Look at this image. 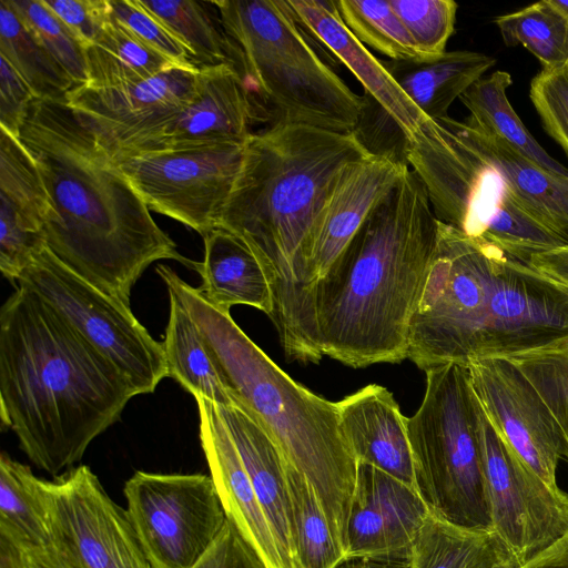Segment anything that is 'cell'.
Returning <instances> with one entry per match:
<instances>
[{"label": "cell", "mask_w": 568, "mask_h": 568, "mask_svg": "<svg viewBox=\"0 0 568 568\" xmlns=\"http://www.w3.org/2000/svg\"><path fill=\"white\" fill-rule=\"evenodd\" d=\"M371 152L356 131L283 121L245 142L217 229L241 239L263 266L273 294L270 318L290 359L323 356L305 276L313 233L342 171Z\"/></svg>", "instance_id": "6da1fadb"}, {"label": "cell", "mask_w": 568, "mask_h": 568, "mask_svg": "<svg viewBox=\"0 0 568 568\" xmlns=\"http://www.w3.org/2000/svg\"><path fill=\"white\" fill-rule=\"evenodd\" d=\"M18 139L52 202L45 244L79 276L130 306L133 286L152 263L174 260L193 267L65 99H36Z\"/></svg>", "instance_id": "7a4b0ae2"}, {"label": "cell", "mask_w": 568, "mask_h": 568, "mask_svg": "<svg viewBox=\"0 0 568 568\" xmlns=\"http://www.w3.org/2000/svg\"><path fill=\"white\" fill-rule=\"evenodd\" d=\"M138 396L34 291L17 285L0 310V415L40 469L58 477Z\"/></svg>", "instance_id": "3957f363"}, {"label": "cell", "mask_w": 568, "mask_h": 568, "mask_svg": "<svg viewBox=\"0 0 568 568\" xmlns=\"http://www.w3.org/2000/svg\"><path fill=\"white\" fill-rule=\"evenodd\" d=\"M437 240L426 187L408 169L312 287L323 356L353 368L407 358Z\"/></svg>", "instance_id": "277c9868"}, {"label": "cell", "mask_w": 568, "mask_h": 568, "mask_svg": "<svg viewBox=\"0 0 568 568\" xmlns=\"http://www.w3.org/2000/svg\"><path fill=\"white\" fill-rule=\"evenodd\" d=\"M568 337V292L499 247L438 221V240L409 325L424 372L466 366Z\"/></svg>", "instance_id": "5b68a950"}, {"label": "cell", "mask_w": 568, "mask_h": 568, "mask_svg": "<svg viewBox=\"0 0 568 568\" xmlns=\"http://www.w3.org/2000/svg\"><path fill=\"white\" fill-rule=\"evenodd\" d=\"M168 293L190 314L233 404L254 417L314 487L346 554L358 463L343 434L336 402L282 371L234 322L171 267L156 266Z\"/></svg>", "instance_id": "8992f818"}, {"label": "cell", "mask_w": 568, "mask_h": 568, "mask_svg": "<svg viewBox=\"0 0 568 568\" xmlns=\"http://www.w3.org/2000/svg\"><path fill=\"white\" fill-rule=\"evenodd\" d=\"M211 2L241 52L245 80L272 105L275 122L356 131L365 100L320 58L287 0Z\"/></svg>", "instance_id": "52a82bcc"}, {"label": "cell", "mask_w": 568, "mask_h": 568, "mask_svg": "<svg viewBox=\"0 0 568 568\" xmlns=\"http://www.w3.org/2000/svg\"><path fill=\"white\" fill-rule=\"evenodd\" d=\"M404 155L439 222L527 264L537 253L568 245L567 237L516 201L498 171L453 130L447 116L427 120L404 139Z\"/></svg>", "instance_id": "ba28073f"}, {"label": "cell", "mask_w": 568, "mask_h": 568, "mask_svg": "<svg viewBox=\"0 0 568 568\" xmlns=\"http://www.w3.org/2000/svg\"><path fill=\"white\" fill-rule=\"evenodd\" d=\"M425 374L424 398L406 418L416 489L444 520L493 531L467 367L450 363Z\"/></svg>", "instance_id": "9c48e42d"}, {"label": "cell", "mask_w": 568, "mask_h": 568, "mask_svg": "<svg viewBox=\"0 0 568 568\" xmlns=\"http://www.w3.org/2000/svg\"><path fill=\"white\" fill-rule=\"evenodd\" d=\"M16 285L34 291L94 351L111 363L138 395L168 377L162 343L152 337L130 306L65 266L44 244Z\"/></svg>", "instance_id": "30bf717a"}, {"label": "cell", "mask_w": 568, "mask_h": 568, "mask_svg": "<svg viewBox=\"0 0 568 568\" xmlns=\"http://www.w3.org/2000/svg\"><path fill=\"white\" fill-rule=\"evenodd\" d=\"M123 494L151 568H194L227 521L210 475L139 470Z\"/></svg>", "instance_id": "8fae6325"}, {"label": "cell", "mask_w": 568, "mask_h": 568, "mask_svg": "<svg viewBox=\"0 0 568 568\" xmlns=\"http://www.w3.org/2000/svg\"><path fill=\"white\" fill-rule=\"evenodd\" d=\"M245 143L119 153L112 155L150 209L202 237L217 229L242 168Z\"/></svg>", "instance_id": "7c38bea8"}, {"label": "cell", "mask_w": 568, "mask_h": 568, "mask_svg": "<svg viewBox=\"0 0 568 568\" xmlns=\"http://www.w3.org/2000/svg\"><path fill=\"white\" fill-rule=\"evenodd\" d=\"M51 546L72 568H151L126 509L80 465L39 479Z\"/></svg>", "instance_id": "4fadbf2b"}, {"label": "cell", "mask_w": 568, "mask_h": 568, "mask_svg": "<svg viewBox=\"0 0 568 568\" xmlns=\"http://www.w3.org/2000/svg\"><path fill=\"white\" fill-rule=\"evenodd\" d=\"M476 426L493 531L521 566L568 532V494L548 485L513 453L477 398Z\"/></svg>", "instance_id": "5bb4252c"}, {"label": "cell", "mask_w": 568, "mask_h": 568, "mask_svg": "<svg viewBox=\"0 0 568 568\" xmlns=\"http://www.w3.org/2000/svg\"><path fill=\"white\" fill-rule=\"evenodd\" d=\"M466 367L473 393L500 438L529 469L558 487L561 435L531 383L503 356L476 357Z\"/></svg>", "instance_id": "9a60e30c"}, {"label": "cell", "mask_w": 568, "mask_h": 568, "mask_svg": "<svg viewBox=\"0 0 568 568\" xmlns=\"http://www.w3.org/2000/svg\"><path fill=\"white\" fill-rule=\"evenodd\" d=\"M199 68L172 65L138 83L115 88L75 85L65 102L109 152L126 145L193 98Z\"/></svg>", "instance_id": "2e32d148"}, {"label": "cell", "mask_w": 568, "mask_h": 568, "mask_svg": "<svg viewBox=\"0 0 568 568\" xmlns=\"http://www.w3.org/2000/svg\"><path fill=\"white\" fill-rule=\"evenodd\" d=\"M254 102L247 81L234 67H200L196 89L187 104L110 154L245 143L257 115Z\"/></svg>", "instance_id": "e0dca14e"}, {"label": "cell", "mask_w": 568, "mask_h": 568, "mask_svg": "<svg viewBox=\"0 0 568 568\" xmlns=\"http://www.w3.org/2000/svg\"><path fill=\"white\" fill-rule=\"evenodd\" d=\"M429 513L415 488L372 465L358 463L345 560H409Z\"/></svg>", "instance_id": "ac0fdd59"}, {"label": "cell", "mask_w": 568, "mask_h": 568, "mask_svg": "<svg viewBox=\"0 0 568 568\" xmlns=\"http://www.w3.org/2000/svg\"><path fill=\"white\" fill-rule=\"evenodd\" d=\"M408 169L404 159L389 151H372L345 166L314 229L305 275L310 296L313 285L326 274Z\"/></svg>", "instance_id": "d6986e66"}, {"label": "cell", "mask_w": 568, "mask_h": 568, "mask_svg": "<svg viewBox=\"0 0 568 568\" xmlns=\"http://www.w3.org/2000/svg\"><path fill=\"white\" fill-rule=\"evenodd\" d=\"M0 271L16 284L54 212L39 166L21 141L0 129Z\"/></svg>", "instance_id": "ffe728a7"}, {"label": "cell", "mask_w": 568, "mask_h": 568, "mask_svg": "<svg viewBox=\"0 0 568 568\" xmlns=\"http://www.w3.org/2000/svg\"><path fill=\"white\" fill-rule=\"evenodd\" d=\"M194 398L199 409L201 446L227 518L267 568H292L281 554L217 405L203 397Z\"/></svg>", "instance_id": "44dd1931"}, {"label": "cell", "mask_w": 568, "mask_h": 568, "mask_svg": "<svg viewBox=\"0 0 568 568\" xmlns=\"http://www.w3.org/2000/svg\"><path fill=\"white\" fill-rule=\"evenodd\" d=\"M287 3L306 33L354 74L368 97L393 120L404 139L410 138L429 120L403 92L383 61L348 30L335 1L287 0Z\"/></svg>", "instance_id": "7402d4cb"}, {"label": "cell", "mask_w": 568, "mask_h": 568, "mask_svg": "<svg viewBox=\"0 0 568 568\" xmlns=\"http://www.w3.org/2000/svg\"><path fill=\"white\" fill-rule=\"evenodd\" d=\"M336 407L357 463L372 465L416 489L407 417L393 394L369 384L336 402Z\"/></svg>", "instance_id": "603a6c76"}, {"label": "cell", "mask_w": 568, "mask_h": 568, "mask_svg": "<svg viewBox=\"0 0 568 568\" xmlns=\"http://www.w3.org/2000/svg\"><path fill=\"white\" fill-rule=\"evenodd\" d=\"M453 130L501 175L516 201L568 239V178L557 176L474 123L447 116Z\"/></svg>", "instance_id": "cb8c5ba5"}, {"label": "cell", "mask_w": 568, "mask_h": 568, "mask_svg": "<svg viewBox=\"0 0 568 568\" xmlns=\"http://www.w3.org/2000/svg\"><path fill=\"white\" fill-rule=\"evenodd\" d=\"M217 405V404H216ZM285 561L296 568L285 457L264 427L235 404L217 405Z\"/></svg>", "instance_id": "d4e9b609"}, {"label": "cell", "mask_w": 568, "mask_h": 568, "mask_svg": "<svg viewBox=\"0 0 568 568\" xmlns=\"http://www.w3.org/2000/svg\"><path fill=\"white\" fill-rule=\"evenodd\" d=\"M204 257L193 267L201 277L199 292L216 308L230 312L247 305L273 314V294L263 266L236 235L214 229L203 236Z\"/></svg>", "instance_id": "484cf974"}, {"label": "cell", "mask_w": 568, "mask_h": 568, "mask_svg": "<svg viewBox=\"0 0 568 568\" xmlns=\"http://www.w3.org/2000/svg\"><path fill=\"white\" fill-rule=\"evenodd\" d=\"M410 101L430 119L448 116L452 103L485 77L496 59L476 51H446L424 60L383 61Z\"/></svg>", "instance_id": "4316f807"}, {"label": "cell", "mask_w": 568, "mask_h": 568, "mask_svg": "<svg viewBox=\"0 0 568 568\" xmlns=\"http://www.w3.org/2000/svg\"><path fill=\"white\" fill-rule=\"evenodd\" d=\"M508 564L517 561L494 531L458 527L433 513L409 558V568H497Z\"/></svg>", "instance_id": "83f0119b"}, {"label": "cell", "mask_w": 568, "mask_h": 568, "mask_svg": "<svg viewBox=\"0 0 568 568\" xmlns=\"http://www.w3.org/2000/svg\"><path fill=\"white\" fill-rule=\"evenodd\" d=\"M511 75L497 70L475 82L459 99L468 121L534 161L550 173L568 178V169L551 158L527 130L507 98Z\"/></svg>", "instance_id": "f1b7e54d"}, {"label": "cell", "mask_w": 568, "mask_h": 568, "mask_svg": "<svg viewBox=\"0 0 568 568\" xmlns=\"http://www.w3.org/2000/svg\"><path fill=\"white\" fill-rule=\"evenodd\" d=\"M139 1L183 43L197 68L230 64L244 77L241 52L225 33L220 17L215 19L213 11L207 8L210 2Z\"/></svg>", "instance_id": "f546056e"}, {"label": "cell", "mask_w": 568, "mask_h": 568, "mask_svg": "<svg viewBox=\"0 0 568 568\" xmlns=\"http://www.w3.org/2000/svg\"><path fill=\"white\" fill-rule=\"evenodd\" d=\"M169 321L162 342L168 377L193 397H203L221 406L232 405L195 323L173 296L169 295Z\"/></svg>", "instance_id": "4dcf8cb0"}, {"label": "cell", "mask_w": 568, "mask_h": 568, "mask_svg": "<svg viewBox=\"0 0 568 568\" xmlns=\"http://www.w3.org/2000/svg\"><path fill=\"white\" fill-rule=\"evenodd\" d=\"M89 87L115 88L146 80L174 65L118 24L109 23L83 48Z\"/></svg>", "instance_id": "1f68e13d"}, {"label": "cell", "mask_w": 568, "mask_h": 568, "mask_svg": "<svg viewBox=\"0 0 568 568\" xmlns=\"http://www.w3.org/2000/svg\"><path fill=\"white\" fill-rule=\"evenodd\" d=\"M296 568H336L345 560L318 496L308 479L286 458Z\"/></svg>", "instance_id": "d6a6232c"}, {"label": "cell", "mask_w": 568, "mask_h": 568, "mask_svg": "<svg viewBox=\"0 0 568 568\" xmlns=\"http://www.w3.org/2000/svg\"><path fill=\"white\" fill-rule=\"evenodd\" d=\"M39 479L28 465L0 457V534L22 548L50 546Z\"/></svg>", "instance_id": "836d02e7"}, {"label": "cell", "mask_w": 568, "mask_h": 568, "mask_svg": "<svg viewBox=\"0 0 568 568\" xmlns=\"http://www.w3.org/2000/svg\"><path fill=\"white\" fill-rule=\"evenodd\" d=\"M0 55L24 79L37 99L63 100L75 87L65 70L26 29L7 0H0Z\"/></svg>", "instance_id": "e575fe53"}, {"label": "cell", "mask_w": 568, "mask_h": 568, "mask_svg": "<svg viewBox=\"0 0 568 568\" xmlns=\"http://www.w3.org/2000/svg\"><path fill=\"white\" fill-rule=\"evenodd\" d=\"M506 45H523L546 70L568 61V19L549 0H541L495 19Z\"/></svg>", "instance_id": "d590c367"}, {"label": "cell", "mask_w": 568, "mask_h": 568, "mask_svg": "<svg viewBox=\"0 0 568 568\" xmlns=\"http://www.w3.org/2000/svg\"><path fill=\"white\" fill-rule=\"evenodd\" d=\"M348 30L364 45L390 60H424L413 38L388 0H336Z\"/></svg>", "instance_id": "8d00e7d4"}, {"label": "cell", "mask_w": 568, "mask_h": 568, "mask_svg": "<svg viewBox=\"0 0 568 568\" xmlns=\"http://www.w3.org/2000/svg\"><path fill=\"white\" fill-rule=\"evenodd\" d=\"M535 387L560 432L568 462V337L526 352L503 356Z\"/></svg>", "instance_id": "74e56055"}, {"label": "cell", "mask_w": 568, "mask_h": 568, "mask_svg": "<svg viewBox=\"0 0 568 568\" xmlns=\"http://www.w3.org/2000/svg\"><path fill=\"white\" fill-rule=\"evenodd\" d=\"M26 29L65 70L75 85L88 82L82 44L42 0H7Z\"/></svg>", "instance_id": "f35d334b"}, {"label": "cell", "mask_w": 568, "mask_h": 568, "mask_svg": "<svg viewBox=\"0 0 568 568\" xmlns=\"http://www.w3.org/2000/svg\"><path fill=\"white\" fill-rule=\"evenodd\" d=\"M426 59L440 57L454 33L458 4L453 0H388Z\"/></svg>", "instance_id": "ab89813d"}, {"label": "cell", "mask_w": 568, "mask_h": 568, "mask_svg": "<svg viewBox=\"0 0 568 568\" xmlns=\"http://www.w3.org/2000/svg\"><path fill=\"white\" fill-rule=\"evenodd\" d=\"M110 16L138 41L172 64L197 68L183 43L139 0H109Z\"/></svg>", "instance_id": "60d3db41"}, {"label": "cell", "mask_w": 568, "mask_h": 568, "mask_svg": "<svg viewBox=\"0 0 568 568\" xmlns=\"http://www.w3.org/2000/svg\"><path fill=\"white\" fill-rule=\"evenodd\" d=\"M529 95L544 130L568 158V74L565 69H542L532 78Z\"/></svg>", "instance_id": "b9f144b4"}, {"label": "cell", "mask_w": 568, "mask_h": 568, "mask_svg": "<svg viewBox=\"0 0 568 568\" xmlns=\"http://www.w3.org/2000/svg\"><path fill=\"white\" fill-rule=\"evenodd\" d=\"M42 1L83 48L91 44L110 21L109 0Z\"/></svg>", "instance_id": "7bdbcfd3"}, {"label": "cell", "mask_w": 568, "mask_h": 568, "mask_svg": "<svg viewBox=\"0 0 568 568\" xmlns=\"http://www.w3.org/2000/svg\"><path fill=\"white\" fill-rule=\"evenodd\" d=\"M34 92L10 62L0 55V128L19 138Z\"/></svg>", "instance_id": "ee69618b"}, {"label": "cell", "mask_w": 568, "mask_h": 568, "mask_svg": "<svg viewBox=\"0 0 568 568\" xmlns=\"http://www.w3.org/2000/svg\"><path fill=\"white\" fill-rule=\"evenodd\" d=\"M194 568L267 567L236 526L227 518L221 535Z\"/></svg>", "instance_id": "f6af8a7d"}, {"label": "cell", "mask_w": 568, "mask_h": 568, "mask_svg": "<svg viewBox=\"0 0 568 568\" xmlns=\"http://www.w3.org/2000/svg\"><path fill=\"white\" fill-rule=\"evenodd\" d=\"M528 265L568 292V245L537 253L530 257Z\"/></svg>", "instance_id": "bcb514c9"}, {"label": "cell", "mask_w": 568, "mask_h": 568, "mask_svg": "<svg viewBox=\"0 0 568 568\" xmlns=\"http://www.w3.org/2000/svg\"><path fill=\"white\" fill-rule=\"evenodd\" d=\"M518 568H568V532Z\"/></svg>", "instance_id": "7dc6e473"}, {"label": "cell", "mask_w": 568, "mask_h": 568, "mask_svg": "<svg viewBox=\"0 0 568 568\" xmlns=\"http://www.w3.org/2000/svg\"><path fill=\"white\" fill-rule=\"evenodd\" d=\"M23 549L27 568H72L51 545Z\"/></svg>", "instance_id": "c3c4849f"}, {"label": "cell", "mask_w": 568, "mask_h": 568, "mask_svg": "<svg viewBox=\"0 0 568 568\" xmlns=\"http://www.w3.org/2000/svg\"><path fill=\"white\" fill-rule=\"evenodd\" d=\"M0 568H27L24 549L0 534Z\"/></svg>", "instance_id": "681fc988"}, {"label": "cell", "mask_w": 568, "mask_h": 568, "mask_svg": "<svg viewBox=\"0 0 568 568\" xmlns=\"http://www.w3.org/2000/svg\"><path fill=\"white\" fill-rule=\"evenodd\" d=\"M336 568H409V560L352 558Z\"/></svg>", "instance_id": "f907efd6"}, {"label": "cell", "mask_w": 568, "mask_h": 568, "mask_svg": "<svg viewBox=\"0 0 568 568\" xmlns=\"http://www.w3.org/2000/svg\"><path fill=\"white\" fill-rule=\"evenodd\" d=\"M568 19V0H549Z\"/></svg>", "instance_id": "816d5d0a"}, {"label": "cell", "mask_w": 568, "mask_h": 568, "mask_svg": "<svg viewBox=\"0 0 568 568\" xmlns=\"http://www.w3.org/2000/svg\"><path fill=\"white\" fill-rule=\"evenodd\" d=\"M519 566L517 564H508V565H503V566H499L497 568H518Z\"/></svg>", "instance_id": "f5cc1de1"}, {"label": "cell", "mask_w": 568, "mask_h": 568, "mask_svg": "<svg viewBox=\"0 0 568 568\" xmlns=\"http://www.w3.org/2000/svg\"><path fill=\"white\" fill-rule=\"evenodd\" d=\"M564 69H565V71H566V72H567V74H568V61H567V63H566V65H565V68H564Z\"/></svg>", "instance_id": "db71d44e"}]
</instances>
